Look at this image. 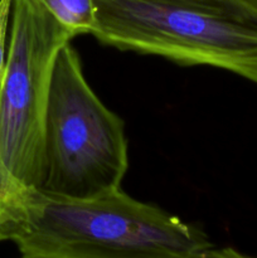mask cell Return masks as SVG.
Returning a JSON list of instances; mask_svg holds the SVG:
<instances>
[{
  "label": "cell",
  "mask_w": 257,
  "mask_h": 258,
  "mask_svg": "<svg viewBox=\"0 0 257 258\" xmlns=\"http://www.w3.org/2000/svg\"><path fill=\"white\" fill-rule=\"evenodd\" d=\"M22 258H203L206 232L121 188L86 199L33 191L0 212V242Z\"/></svg>",
  "instance_id": "cell-1"
},
{
  "label": "cell",
  "mask_w": 257,
  "mask_h": 258,
  "mask_svg": "<svg viewBox=\"0 0 257 258\" xmlns=\"http://www.w3.org/2000/svg\"><path fill=\"white\" fill-rule=\"evenodd\" d=\"M102 44L257 83V22L233 0H93Z\"/></svg>",
  "instance_id": "cell-2"
},
{
  "label": "cell",
  "mask_w": 257,
  "mask_h": 258,
  "mask_svg": "<svg viewBox=\"0 0 257 258\" xmlns=\"http://www.w3.org/2000/svg\"><path fill=\"white\" fill-rule=\"evenodd\" d=\"M127 169L125 123L93 92L77 50L67 43L50 75L39 190L92 198L121 188Z\"/></svg>",
  "instance_id": "cell-3"
},
{
  "label": "cell",
  "mask_w": 257,
  "mask_h": 258,
  "mask_svg": "<svg viewBox=\"0 0 257 258\" xmlns=\"http://www.w3.org/2000/svg\"><path fill=\"white\" fill-rule=\"evenodd\" d=\"M72 38L40 3L13 0L0 85V212L40 189L50 75L58 52Z\"/></svg>",
  "instance_id": "cell-4"
},
{
  "label": "cell",
  "mask_w": 257,
  "mask_h": 258,
  "mask_svg": "<svg viewBox=\"0 0 257 258\" xmlns=\"http://www.w3.org/2000/svg\"><path fill=\"white\" fill-rule=\"evenodd\" d=\"M40 3L73 37L92 34L96 25L93 0H35Z\"/></svg>",
  "instance_id": "cell-5"
},
{
  "label": "cell",
  "mask_w": 257,
  "mask_h": 258,
  "mask_svg": "<svg viewBox=\"0 0 257 258\" xmlns=\"http://www.w3.org/2000/svg\"><path fill=\"white\" fill-rule=\"evenodd\" d=\"M13 0H0V85L7 70Z\"/></svg>",
  "instance_id": "cell-6"
},
{
  "label": "cell",
  "mask_w": 257,
  "mask_h": 258,
  "mask_svg": "<svg viewBox=\"0 0 257 258\" xmlns=\"http://www.w3.org/2000/svg\"><path fill=\"white\" fill-rule=\"evenodd\" d=\"M203 258H257L254 256L243 253L233 247H223V248H212L211 251L207 252Z\"/></svg>",
  "instance_id": "cell-7"
},
{
  "label": "cell",
  "mask_w": 257,
  "mask_h": 258,
  "mask_svg": "<svg viewBox=\"0 0 257 258\" xmlns=\"http://www.w3.org/2000/svg\"><path fill=\"white\" fill-rule=\"evenodd\" d=\"M246 14L257 22V0H233Z\"/></svg>",
  "instance_id": "cell-8"
},
{
  "label": "cell",
  "mask_w": 257,
  "mask_h": 258,
  "mask_svg": "<svg viewBox=\"0 0 257 258\" xmlns=\"http://www.w3.org/2000/svg\"><path fill=\"white\" fill-rule=\"evenodd\" d=\"M20 258H22V257H20Z\"/></svg>",
  "instance_id": "cell-9"
}]
</instances>
